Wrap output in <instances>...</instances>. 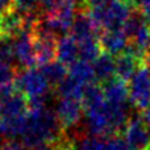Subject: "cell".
Here are the masks:
<instances>
[{
  "instance_id": "cell-7",
  "label": "cell",
  "mask_w": 150,
  "mask_h": 150,
  "mask_svg": "<svg viewBox=\"0 0 150 150\" xmlns=\"http://www.w3.org/2000/svg\"><path fill=\"white\" fill-rule=\"evenodd\" d=\"M13 52L15 58L25 69H32L37 65L36 49H34L33 32H21L13 38Z\"/></svg>"
},
{
  "instance_id": "cell-19",
  "label": "cell",
  "mask_w": 150,
  "mask_h": 150,
  "mask_svg": "<svg viewBox=\"0 0 150 150\" xmlns=\"http://www.w3.org/2000/svg\"><path fill=\"white\" fill-rule=\"evenodd\" d=\"M41 71L45 75V78L49 80V83H52V84H59V83H62L67 78V73H69L67 66H65L58 59L42 66Z\"/></svg>"
},
{
  "instance_id": "cell-26",
  "label": "cell",
  "mask_w": 150,
  "mask_h": 150,
  "mask_svg": "<svg viewBox=\"0 0 150 150\" xmlns=\"http://www.w3.org/2000/svg\"><path fill=\"white\" fill-rule=\"evenodd\" d=\"M0 150H25V146L15 140H9L0 146Z\"/></svg>"
},
{
  "instance_id": "cell-14",
  "label": "cell",
  "mask_w": 150,
  "mask_h": 150,
  "mask_svg": "<svg viewBox=\"0 0 150 150\" xmlns=\"http://www.w3.org/2000/svg\"><path fill=\"white\" fill-rule=\"evenodd\" d=\"M21 32H24L23 16L12 9L0 15V36L15 38Z\"/></svg>"
},
{
  "instance_id": "cell-27",
  "label": "cell",
  "mask_w": 150,
  "mask_h": 150,
  "mask_svg": "<svg viewBox=\"0 0 150 150\" xmlns=\"http://www.w3.org/2000/svg\"><path fill=\"white\" fill-rule=\"evenodd\" d=\"M138 11H141V12H142V15L145 16V18L148 20V23L150 24V0H141Z\"/></svg>"
},
{
  "instance_id": "cell-33",
  "label": "cell",
  "mask_w": 150,
  "mask_h": 150,
  "mask_svg": "<svg viewBox=\"0 0 150 150\" xmlns=\"http://www.w3.org/2000/svg\"><path fill=\"white\" fill-rule=\"evenodd\" d=\"M0 115H1V100H0Z\"/></svg>"
},
{
  "instance_id": "cell-32",
  "label": "cell",
  "mask_w": 150,
  "mask_h": 150,
  "mask_svg": "<svg viewBox=\"0 0 150 150\" xmlns=\"http://www.w3.org/2000/svg\"><path fill=\"white\" fill-rule=\"evenodd\" d=\"M84 1L86 0H74V3H80V4H83V5H84Z\"/></svg>"
},
{
  "instance_id": "cell-11",
  "label": "cell",
  "mask_w": 150,
  "mask_h": 150,
  "mask_svg": "<svg viewBox=\"0 0 150 150\" xmlns=\"http://www.w3.org/2000/svg\"><path fill=\"white\" fill-rule=\"evenodd\" d=\"M103 91L105 101L113 105H127V101L129 100V90L127 82L119 78H113L109 82L104 83Z\"/></svg>"
},
{
  "instance_id": "cell-1",
  "label": "cell",
  "mask_w": 150,
  "mask_h": 150,
  "mask_svg": "<svg viewBox=\"0 0 150 150\" xmlns=\"http://www.w3.org/2000/svg\"><path fill=\"white\" fill-rule=\"evenodd\" d=\"M44 100L34 99L28 101V122L21 136V144L25 148L53 145L63 136V128L57 113L46 108Z\"/></svg>"
},
{
  "instance_id": "cell-4",
  "label": "cell",
  "mask_w": 150,
  "mask_h": 150,
  "mask_svg": "<svg viewBox=\"0 0 150 150\" xmlns=\"http://www.w3.org/2000/svg\"><path fill=\"white\" fill-rule=\"evenodd\" d=\"M129 101L141 112L150 108V74L146 65H142L128 83Z\"/></svg>"
},
{
  "instance_id": "cell-21",
  "label": "cell",
  "mask_w": 150,
  "mask_h": 150,
  "mask_svg": "<svg viewBox=\"0 0 150 150\" xmlns=\"http://www.w3.org/2000/svg\"><path fill=\"white\" fill-rule=\"evenodd\" d=\"M78 46H79V59L87 61L90 63L93 62L103 53L99 38H90L78 42Z\"/></svg>"
},
{
  "instance_id": "cell-18",
  "label": "cell",
  "mask_w": 150,
  "mask_h": 150,
  "mask_svg": "<svg viewBox=\"0 0 150 150\" xmlns=\"http://www.w3.org/2000/svg\"><path fill=\"white\" fill-rule=\"evenodd\" d=\"M103 103H105L103 87H101L98 82H92V83H90V84H86L84 92H83V100H82L84 111L95 108V107H99Z\"/></svg>"
},
{
  "instance_id": "cell-29",
  "label": "cell",
  "mask_w": 150,
  "mask_h": 150,
  "mask_svg": "<svg viewBox=\"0 0 150 150\" xmlns=\"http://www.w3.org/2000/svg\"><path fill=\"white\" fill-rule=\"evenodd\" d=\"M144 121L146 122V125H148V128L150 129V108H148L145 112H144V116H142Z\"/></svg>"
},
{
  "instance_id": "cell-30",
  "label": "cell",
  "mask_w": 150,
  "mask_h": 150,
  "mask_svg": "<svg viewBox=\"0 0 150 150\" xmlns=\"http://www.w3.org/2000/svg\"><path fill=\"white\" fill-rule=\"evenodd\" d=\"M55 1H57V0H40V3H41L45 8H47V9H49L50 7H53Z\"/></svg>"
},
{
  "instance_id": "cell-8",
  "label": "cell",
  "mask_w": 150,
  "mask_h": 150,
  "mask_svg": "<svg viewBox=\"0 0 150 150\" xmlns=\"http://www.w3.org/2000/svg\"><path fill=\"white\" fill-rule=\"evenodd\" d=\"M83 109L84 108H83L82 101L61 98L59 103L57 104L55 113H57V117L62 125L63 130L74 127L80 121Z\"/></svg>"
},
{
  "instance_id": "cell-10",
  "label": "cell",
  "mask_w": 150,
  "mask_h": 150,
  "mask_svg": "<svg viewBox=\"0 0 150 150\" xmlns=\"http://www.w3.org/2000/svg\"><path fill=\"white\" fill-rule=\"evenodd\" d=\"M100 46L103 53H107L109 55H120L125 52L128 44V37L127 34L122 32V29L119 30H104L100 34Z\"/></svg>"
},
{
  "instance_id": "cell-28",
  "label": "cell",
  "mask_w": 150,
  "mask_h": 150,
  "mask_svg": "<svg viewBox=\"0 0 150 150\" xmlns=\"http://www.w3.org/2000/svg\"><path fill=\"white\" fill-rule=\"evenodd\" d=\"M11 5H12V0H0V15L9 11Z\"/></svg>"
},
{
  "instance_id": "cell-15",
  "label": "cell",
  "mask_w": 150,
  "mask_h": 150,
  "mask_svg": "<svg viewBox=\"0 0 150 150\" xmlns=\"http://www.w3.org/2000/svg\"><path fill=\"white\" fill-rule=\"evenodd\" d=\"M95 78L101 83H107L116 78V62L113 57L107 53H101L92 62Z\"/></svg>"
},
{
  "instance_id": "cell-31",
  "label": "cell",
  "mask_w": 150,
  "mask_h": 150,
  "mask_svg": "<svg viewBox=\"0 0 150 150\" xmlns=\"http://www.w3.org/2000/svg\"><path fill=\"white\" fill-rule=\"evenodd\" d=\"M146 67H148V70H149V74H150V54H149V57H148V59H146Z\"/></svg>"
},
{
  "instance_id": "cell-34",
  "label": "cell",
  "mask_w": 150,
  "mask_h": 150,
  "mask_svg": "<svg viewBox=\"0 0 150 150\" xmlns=\"http://www.w3.org/2000/svg\"><path fill=\"white\" fill-rule=\"evenodd\" d=\"M129 150H132V149H129Z\"/></svg>"
},
{
  "instance_id": "cell-22",
  "label": "cell",
  "mask_w": 150,
  "mask_h": 150,
  "mask_svg": "<svg viewBox=\"0 0 150 150\" xmlns=\"http://www.w3.org/2000/svg\"><path fill=\"white\" fill-rule=\"evenodd\" d=\"M146 23H148V20H146L145 16L142 15V12L138 9H134L132 12V15L129 16V18L125 21L124 26H122V32L127 34L128 38H129V37L130 38H134L136 33H137L141 26L145 25Z\"/></svg>"
},
{
  "instance_id": "cell-24",
  "label": "cell",
  "mask_w": 150,
  "mask_h": 150,
  "mask_svg": "<svg viewBox=\"0 0 150 150\" xmlns=\"http://www.w3.org/2000/svg\"><path fill=\"white\" fill-rule=\"evenodd\" d=\"M15 58L13 52V38L5 36H0V63L11 65Z\"/></svg>"
},
{
  "instance_id": "cell-20",
  "label": "cell",
  "mask_w": 150,
  "mask_h": 150,
  "mask_svg": "<svg viewBox=\"0 0 150 150\" xmlns=\"http://www.w3.org/2000/svg\"><path fill=\"white\" fill-rule=\"evenodd\" d=\"M84 86L78 83L76 80L67 76L62 83L58 84V93L62 99H73V100L82 101Z\"/></svg>"
},
{
  "instance_id": "cell-25",
  "label": "cell",
  "mask_w": 150,
  "mask_h": 150,
  "mask_svg": "<svg viewBox=\"0 0 150 150\" xmlns=\"http://www.w3.org/2000/svg\"><path fill=\"white\" fill-rule=\"evenodd\" d=\"M101 150H129V148L122 137L112 136V137L105 138V142Z\"/></svg>"
},
{
  "instance_id": "cell-6",
  "label": "cell",
  "mask_w": 150,
  "mask_h": 150,
  "mask_svg": "<svg viewBox=\"0 0 150 150\" xmlns=\"http://www.w3.org/2000/svg\"><path fill=\"white\" fill-rule=\"evenodd\" d=\"M33 36H34V49H36L37 65L40 67H42V66L55 61L58 40L55 38L54 34H50L36 26Z\"/></svg>"
},
{
  "instance_id": "cell-5",
  "label": "cell",
  "mask_w": 150,
  "mask_h": 150,
  "mask_svg": "<svg viewBox=\"0 0 150 150\" xmlns=\"http://www.w3.org/2000/svg\"><path fill=\"white\" fill-rule=\"evenodd\" d=\"M124 140L128 148L132 150H149L150 149V129L142 117L129 119L124 132Z\"/></svg>"
},
{
  "instance_id": "cell-3",
  "label": "cell",
  "mask_w": 150,
  "mask_h": 150,
  "mask_svg": "<svg viewBox=\"0 0 150 150\" xmlns=\"http://www.w3.org/2000/svg\"><path fill=\"white\" fill-rule=\"evenodd\" d=\"M49 80L45 78L41 70L32 67L25 69L16 75V91L25 96L26 100L45 99L49 91Z\"/></svg>"
},
{
  "instance_id": "cell-13",
  "label": "cell",
  "mask_w": 150,
  "mask_h": 150,
  "mask_svg": "<svg viewBox=\"0 0 150 150\" xmlns=\"http://www.w3.org/2000/svg\"><path fill=\"white\" fill-rule=\"evenodd\" d=\"M79 46L71 34H65L58 40L57 45V59L65 66H71L78 61Z\"/></svg>"
},
{
  "instance_id": "cell-17",
  "label": "cell",
  "mask_w": 150,
  "mask_h": 150,
  "mask_svg": "<svg viewBox=\"0 0 150 150\" xmlns=\"http://www.w3.org/2000/svg\"><path fill=\"white\" fill-rule=\"evenodd\" d=\"M69 76L83 86L96 82L92 63L87 62V61H83V59H78L74 65L70 66V69H69Z\"/></svg>"
},
{
  "instance_id": "cell-2",
  "label": "cell",
  "mask_w": 150,
  "mask_h": 150,
  "mask_svg": "<svg viewBox=\"0 0 150 150\" xmlns=\"http://www.w3.org/2000/svg\"><path fill=\"white\" fill-rule=\"evenodd\" d=\"M133 11L134 8L127 0H112L104 7L90 9L87 12L96 25L104 32L122 29Z\"/></svg>"
},
{
  "instance_id": "cell-16",
  "label": "cell",
  "mask_w": 150,
  "mask_h": 150,
  "mask_svg": "<svg viewBox=\"0 0 150 150\" xmlns=\"http://www.w3.org/2000/svg\"><path fill=\"white\" fill-rule=\"evenodd\" d=\"M115 62H116V78L124 82H129L133 75L137 73L138 69L142 66V63L138 62L134 57H132L128 53L117 55Z\"/></svg>"
},
{
  "instance_id": "cell-23",
  "label": "cell",
  "mask_w": 150,
  "mask_h": 150,
  "mask_svg": "<svg viewBox=\"0 0 150 150\" xmlns=\"http://www.w3.org/2000/svg\"><path fill=\"white\" fill-rule=\"evenodd\" d=\"M38 5H40V0H12L11 9L17 12L21 16H29V15H36Z\"/></svg>"
},
{
  "instance_id": "cell-9",
  "label": "cell",
  "mask_w": 150,
  "mask_h": 150,
  "mask_svg": "<svg viewBox=\"0 0 150 150\" xmlns=\"http://www.w3.org/2000/svg\"><path fill=\"white\" fill-rule=\"evenodd\" d=\"M101 33L103 30L95 24L88 12H82L75 17L70 34L76 42H82L90 38H100Z\"/></svg>"
},
{
  "instance_id": "cell-12",
  "label": "cell",
  "mask_w": 150,
  "mask_h": 150,
  "mask_svg": "<svg viewBox=\"0 0 150 150\" xmlns=\"http://www.w3.org/2000/svg\"><path fill=\"white\" fill-rule=\"evenodd\" d=\"M28 113L23 116H5L0 115V134L13 140L15 137H21L25 132Z\"/></svg>"
}]
</instances>
